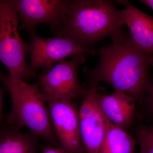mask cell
Instances as JSON below:
<instances>
[{
  "mask_svg": "<svg viewBox=\"0 0 153 153\" xmlns=\"http://www.w3.org/2000/svg\"><path fill=\"white\" fill-rule=\"evenodd\" d=\"M111 38V44L100 49L98 64L88 72V87L105 82L135 100L143 99L151 87L149 69L153 53L138 47L123 29Z\"/></svg>",
  "mask_w": 153,
  "mask_h": 153,
  "instance_id": "cell-1",
  "label": "cell"
},
{
  "mask_svg": "<svg viewBox=\"0 0 153 153\" xmlns=\"http://www.w3.org/2000/svg\"><path fill=\"white\" fill-rule=\"evenodd\" d=\"M124 25V11L118 10L113 1L75 0L71 1L63 24L54 34L92 48L123 30Z\"/></svg>",
  "mask_w": 153,
  "mask_h": 153,
  "instance_id": "cell-2",
  "label": "cell"
},
{
  "mask_svg": "<svg viewBox=\"0 0 153 153\" xmlns=\"http://www.w3.org/2000/svg\"><path fill=\"white\" fill-rule=\"evenodd\" d=\"M0 81L12 99L13 108L7 121L10 127L18 130L26 128L50 146L60 147L38 81L29 84L24 80L12 79L1 71Z\"/></svg>",
  "mask_w": 153,
  "mask_h": 153,
  "instance_id": "cell-3",
  "label": "cell"
},
{
  "mask_svg": "<svg viewBox=\"0 0 153 153\" xmlns=\"http://www.w3.org/2000/svg\"><path fill=\"white\" fill-rule=\"evenodd\" d=\"M19 19L13 1L0 0V61L7 69L9 77L24 80L36 75L26 63L31 47L19 35Z\"/></svg>",
  "mask_w": 153,
  "mask_h": 153,
  "instance_id": "cell-4",
  "label": "cell"
},
{
  "mask_svg": "<svg viewBox=\"0 0 153 153\" xmlns=\"http://www.w3.org/2000/svg\"><path fill=\"white\" fill-rule=\"evenodd\" d=\"M86 55L73 56L55 66L44 68L38 82L46 102L50 100L72 102L85 95L87 90L80 85L77 68L85 62Z\"/></svg>",
  "mask_w": 153,
  "mask_h": 153,
  "instance_id": "cell-5",
  "label": "cell"
},
{
  "mask_svg": "<svg viewBox=\"0 0 153 153\" xmlns=\"http://www.w3.org/2000/svg\"><path fill=\"white\" fill-rule=\"evenodd\" d=\"M29 33L31 47V61L29 67L34 74L41 67L52 66L53 63L69 56H94L96 53L93 48H87L68 38L57 36L43 38L37 36L35 31Z\"/></svg>",
  "mask_w": 153,
  "mask_h": 153,
  "instance_id": "cell-6",
  "label": "cell"
},
{
  "mask_svg": "<svg viewBox=\"0 0 153 153\" xmlns=\"http://www.w3.org/2000/svg\"><path fill=\"white\" fill-rule=\"evenodd\" d=\"M78 114L85 152L98 153L111 123L99 105L97 86L88 87L80 103Z\"/></svg>",
  "mask_w": 153,
  "mask_h": 153,
  "instance_id": "cell-7",
  "label": "cell"
},
{
  "mask_svg": "<svg viewBox=\"0 0 153 153\" xmlns=\"http://www.w3.org/2000/svg\"><path fill=\"white\" fill-rule=\"evenodd\" d=\"M22 22L21 30L35 31L40 24H48L52 33L61 27L71 3L68 0H13Z\"/></svg>",
  "mask_w": 153,
  "mask_h": 153,
  "instance_id": "cell-8",
  "label": "cell"
},
{
  "mask_svg": "<svg viewBox=\"0 0 153 153\" xmlns=\"http://www.w3.org/2000/svg\"><path fill=\"white\" fill-rule=\"evenodd\" d=\"M50 120L60 146L66 153H84L78 111L72 102H47Z\"/></svg>",
  "mask_w": 153,
  "mask_h": 153,
  "instance_id": "cell-9",
  "label": "cell"
},
{
  "mask_svg": "<svg viewBox=\"0 0 153 153\" xmlns=\"http://www.w3.org/2000/svg\"><path fill=\"white\" fill-rule=\"evenodd\" d=\"M97 99L111 123L125 131L129 128L135 116V100L131 96L122 91L108 94L97 90Z\"/></svg>",
  "mask_w": 153,
  "mask_h": 153,
  "instance_id": "cell-10",
  "label": "cell"
},
{
  "mask_svg": "<svg viewBox=\"0 0 153 153\" xmlns=\"http://www.w3.org/2000/svg\"><path fill=\"white\" fill-rule=\"evenodd\" d=\"M123 4L125 25L134 43L141 49L153 53V17L135 7L128 1H118Z\"/></svg>",
  "mask_w": 153,
  "mask_h": 153,
  "instance_id": "cell-11",
  "label": "cell"
},
{
  "mask_svg": "<svg viewBox=\"0 0 153 153\" xmlns=\"http://www.w3.org/2000/svg\"><path fill=\"white\" fill-rule=\"evenodd\" d=\"M38 138L10 127L0 134V153H38Z\"/></svg>",
  "mask_w": 153,
  "mask_h": 153,
  "instance_id": "cell-12",
  "label": "cell"
},
{
  "mask_svg": "<svg viewBox=\"0 0 153 153\" xmlns=\"http://www.w3.org/2000/svg\"><path fill=\"white\" fill-rule=\"evenodd\" d=\"M137 144L126 131L111 123L98 153H134Z\"/></svg>",
  "mask_w": 153,
  "mask_h": 153,
  "instance_id": "cell-13",
  "label": "cell"
},
{
  "mask_svg": "<svg viewBox=\"0 0 153 153\" xmlns=\"http://www.w3.org/2000/svg\"><path fill=\"white\" fill-rule=\"evenodd\" d=\"M136 134L140 153H153V137L149 128L140 125L137 128Z\"/></svg>",
  "mask_w": 153,
  "mask_h": 153,
  "instance_id": "cell-14",
  "label": "cell"
},
{
  "mask_svg": "<svg viewBox=\"0 0 153 153\" xmlns=\"http://www.w3.org/2000/svg\"><path fill=\"white\" fill-rule=\"evenodd\" d=\"M151 67H152L153 71V54L152 56V59H151ZM145 98L148 104L149 105L150 108L153 112V74L152 79L151 80V85L149 91L148 92Z\"/></svg>",
  "mask_w": 153,
  "mask_h": 153,
  "instance_id": "cell-15",
  "label": "cell"
},
{
  "mask_svg": "<svg viewBox=\"0 0 153 153\" xmlns=\"http://www.w3.org/2000/svg\"><path fill=\"white\" fill-rule=\"evenodd\" d=\"M42 153H66L61 147H56L49 145L44 146L42 148Z\"/></svg>",
  "mask_w": 153,
  "mask_h": 153,
  "instance_id": "cell-16",
  "label": "cell"
},
{
  "mask_svg": "<svg viewBox=\"0 0 153 153\" xmlns=\"http://www.w3.org/2000/svg\"><path fill=\"white\" fill-rule=\"evenodd\" d=\"M4 93V89L0 87V123L3 118V97Z\"/></svg>",
  "mask_w": 153,
  "mask_h": 153,
  "instance_id": "cell-17",
  "label": "cell"
},
{
  "mask_svg": "<svg viewBox=\"0 0 153 153\" xmlns=\"http://www.w3.org/2000/svg\"><path fill=\"white\" fill-rule=\"evenodd\" d=\"M140 1L150 8L153 11V0H141Z\"/></svg>",
  "mask_w": 153,
  "mask_h": 153,
  "instance_id": "cell-18",
  "label": "cell"
},
{
  "mask_svg": "<svg viewBox=\"0 0 153 153\" xmlns=\"http://www.w3.org/2000/svg\"><path fill=\"white\" fill-rule=\"evenodd\" d=\"M149 130L150 131L151 134H152V136L153 137V126L151 128H149Z\"/></svg>",
  "mask_w": 153,
  "mask_h": 153,
  "instance_id": "cell-19",
  "label": "cell"
}]
</instances>
